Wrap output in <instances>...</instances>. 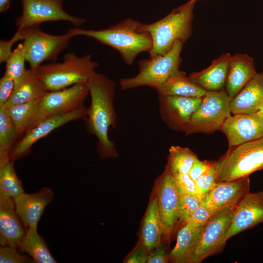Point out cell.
Wrapping results in <instances>:
<instances>
[{
    "label": "cell",
    "instance_id": "cell-10",
    "mask_svg": "<svg viewBox=\"0 0 263 263\" xmlns=\"http://www.w3.org/2000/svg\"><path fill=\"white\" fill-rule=\"evenodd\" d=\"M63 0H22L21 15L15 20L19 29H24L51 21H66L79 27L84 19L72 16L64 11Z\"/></svg>",
    "mask_w": 263,
    "mask_h": 263
},
{
    "label": "cell",
    "instance_id": "cell-5",
    "mask_svg": "<svg viewBox=\"0 0 263 263\" xmlns=\"http://www.w3.org/2000/svg\"><path fill=\"white\" fill-rule=\"evenodd\" d=\"M215 165L217 183L247 177L263 169V137L229 148Z\"/></svg>",
    "mask_w": 263,
    "mask_h": 263
},
{
    "label": "cell",
    "instance_id": "cell-26",
    "mask_svg": "<svg viewBox=\"0 0 263 263\" xmlns=\"http://www.w3.org/2000/svg\"><path fill=\"white\" fill-rule=\"evenodd\" d=\"M6 109L19 137L23 136L42 120L39 101L15 105Z\"/></svg>",
    "mask_w": 263,
    "mask_h": 263
},
{
    "label": "cell",
    "instance_id": "cell-13",
    "mask_svg": "<svg viewBox=\"0 0 263 263\" xmlns=\"http://www.w3.org/2000/svg\"><path fill=\"white\" fill-rule=\"evenodd\" d=\"M156 191L158 207L168 239L176 227L179 219L178 192L173 173L167 166L159 178Z\"/></svg>",
    "mask_w": 263,
    "mask_h": 263
},
{
    "label": "cell",
    "instance_id": "cell-25",
    "mask_svg": "<svg viewBox=\"0 0 263 263\" xmlns=\"http://www.w3.org/2000/svg\"><path fill=\"white\" fill-rule=\"evenodd\" d=\"M155 90L158 95L191 97H203L207 92L179 70L174 72Z\"/></svg>",
    "mask_w": 263,
    "mask_h": 263
},
{
    "label": "cell",
    "instance_id": "cell-11",
    "mask_svg": "<svg viewBox=\"0 0 263 263\" xmlns=\"http://www.w3.org/2000/svg\"><path fill=\"white\" fill-rule=\"evenodd\" d=\"M87 114V108L83 105L70 112L43 119L22 136L16 143L11 151V159L15 161L23 157L29 153L32 146L39 139L70 122L85 120Z\"/></svg>",
    "mask_w": 263,
    "mask_h": 263
},
{
    "label": "cell",
    "instance_id": "cell-6",
    "mask_svg": "<svg viewBox=\"0 0 263 263\" xmlns=\"http://www.w3.org/2000/svg\"><path fill=\"white\" fill-rule=\"evenodd\" d=\"M183 45V43L177 41L167 54L141 60L138 62V74L120 79L121 89L127 90L148 86L155 90L179 70L182 61L180 55Z\"/></svg>",
    "mask_w": 263,
    "mask_h": 263
},
{
    "label": "cell",
    "instance_id": "cell-42",
    "mask_svg": "<svg viewBox=\"0 0 263 263\" xmlns=\"http://www.w3.org/2000/svg\"><path fill=\"white\" fill-rule=\"evenodd\" d=\"M148 257L147 250L142 244H140L127 257L125 263H147Z\"/></svg>",
    "mask_w": 263,
    "mask_h": 263
},
{
    "label": "cell",
    "instance_id": "cell-35",
    "mask_svg": "<svg viewBox=\"0 0 263 263\" xmlns=\"http://www.w3.org/2000/svg\"><path fill=\"white\" fill-rule=\"evenodd\" d=\"M179 195H189L199 198L195 181L188 173H173Z\"/></svg>",
    "mask_w": 263,
    "mask_h": 263
},
{
    "label": "cell",
    "instance_id": "cell-28",
    "mask_svg": "<svg viewBox=\"0 0 263 263\" xmlns=\"http://www.w3.org/2000/svg\"><path fill=\"white\" fill-rule=\"evenodd\" d=\"M18 249L28 254L36 263H56L44 239L38 232L37 228L26 229V233Z\"/></svg>",
    "mask_w": 263,
    "mask_h": 263
},
{
    "label": "cell",
    "instance_id": "cell-41",
    "mask_svg": "<svg viewBox=\"0 0 263 263\" xmlns=\"http://www.w3.org/2000/svg\"><path fill=\"white\" fill-rule=\"evenodd\" d=\"M213 161H201L197 158L188 172V175L194 181L207 172L210 168Z\"/></svg>",
    "mask_w": 263,
    "mask_h": 263
},
{
    "label": "cell",
    "instance_id": "cell-15",
    "mask_svg": "<svg viewBox=\"0 0 263 263\" xmlns=\"http://www.w3.org/2000/svg\"><path fill=\"white\" fill-rule=\"evenodd\" d=\"M220 130L227 138L229 148H232L263 137V117L257 113L233 114Z\"/></svg>",
    "mask_w": 263,
    "mask_h": 263
},
{
    "label": "cell",
    "instance_id": "cell-37",
    "mask_svg": "<svg viewBox=\"0 0 263 263\" xmlns=\"http://www.w3.org/2000/svg\"><path fill=\"white\" fill-rule=\"evenodd\" d=\"M214 213L202 204L194 211L185 225L193 228L203 227Z\"/></svg>",
    "mask_w": 263,
    "mask_h": 263
},
{
    "label": "cell",
    "instance_id": "cell-29",
    "mask_svg": "<svg viewBox=\"0 0 263 263\" xmlns=\"http://www.w3.org/2000/svg\"><path fill=\"white\" fill-rule=\"evenodd\" d=\"M19 137L7 110L0 107V166L11 159V151Z\"/></svg>",
    "mask_w": 263,
    "mask_h": 263
},
{
    "label": "cell",
    "instance_id": "cell-3",
    "mask_svg": "<svg viewBox=\"0 0 263 263\" xmlns=\"http://www.w3.org/2000/svg\"><path fill=\"white\" fill-rule=\"evenodd\" d=\"M197 0H190L158 21L143 24L152 38L150 57L167 54L177 41L183 44L186 42L192 33L193 9Z\"/></svg>",
    "mask_w": 263,
    "mask_h": 263
},
{
    "label": "cell",
    "instance_id": "cell-9",
    "mask_svg": "<svg viewBox=\"0 0 263 263\" xmlns=\"http://www.w3.org/2000/svg\"><path fill=\"white\" fill-rule=\"evenodd\" d=\"M235 207L215 212L202 227L190 263H201L207 258L222 251L226 244L225 237L231 224Z\"/></svg>",
    "mask_w": 263,
    "mask_h": 263
},
{
    "label": "cell",
    "instance_id": "cell-30",
    "mask_svg": "<svg viewBox=\"0 0 263 263\" xmlns=\"http://www.w3.org/2000/svg\"><path fill=\"white\" fill-rule=\"evenodd\" d=\"M10 159L0 166V193L13 199L24 192L21 180L17 176Z\"/></svg>",
    "mask_w": 263,
    "mask_h": 263
},
{
    "label": "cell",
    "instance_id": "cell-43",
    "mask_svg": "<svg viewBox=\"0 0 263 263\" xmlns=\"http://www.w3.org/2000/svg\"><path fill=\"white\" fill-rule=\"evenodd\" d=\"M11 0H0V12L7 11L10 8Z\"/></svg>",
    "mask_w": 263,
    "mask_h": 263
},
{
    "label": "cell",
    "instance_id": "cell-19",
    "mask_svg": "<svg viewBox=\"0 0 263 263\" xmlns=\"http://www.w3.org/2000/svg\"><path fill=\"white\" fill-rule=\"evenodd\" d=\"M26 228L15 207L14 199L0 193V244L18 249Z\"/></svg>",
    "mask_w": 263,
    "mask_h": 263
},
{
    "label": "cell",
    "instance_id": "cell-20",
    "mask_svg": "<svg viewBox=\"0 0 263 263\" xmlns=\"http://www.w3.org/2000/svg\"><path fill=\"white\" fill-rule=\"evenodd\" d=\"M256 73L253 59L248 55L237 54L231 56L225 85V91L231 100Z\"/></svg>",
    "mask_w": 263,
    "mask_h": 263
},
{
    "label": "cell",
    "instance_id": "cell-2",
    "mask_svg": "<svg viewBox=\"0 0 263 263\" xmlns=\"http://www.w3.org/2000/svg\"><path fill=\"white\" fill-rule=\"evenodd\" d=\"M68 31L74 36L93 38L102 44L117 50L123 61L131 65L141 53H149L152 46L150 34L143 24L127 18L114 25L100 30L71 28Z\"/></svg>",
    "mask_w": 263,
    "mask_h": 263
},
{
    "label": "cell",
    "instance_id": "cell-36",
    "mask_svg": "<svg viewBox=\"0 0 263 263\" xmlns=\"http://www.w3.org/2000/svg\"><path fill=\"white\" fill-rule=\"evenodd\" d=\"M18 249L10 246L0 247V263H33L34 261L30 256L19 253Z\"/></svg>",
    "mask_w": 263,
    "mask_h": 263
},
{
    "label": "cell",
    "instance_id": "cell-44",
    "mask_svg": "<svg viewBox=\"0 0 263 263\" xmlns=\"http://www.w3.org/2000/svg\"><path fill=\"white\" fill-rule=\"evenodd\" d=\"M256 113L261 117H263V104Z\"/></svg>",
    "mask_w": 263,
    "mask_h": 263
},
{
    "label": "cell",
    "instance_id": "cell-8",
    "mask_svg": "<svg viewBox=\"0 0 263 263\" xmlns=\"http://www.w3.org/2000/svg\"><path fill=\"white\" fill-rule=\"evenodd\" d=\"M20 29L23 33L22 43L26 60L32 68L38 67L46 61L55 62L74 37L68 31L61 35L49 34L43 32L39 26Z\"/></svg>",
    "mask_w": 263,
    "mask_h": 263
},
{
    "label": "cell",
    "instance_id": "cell-4",
    "mask_svg": "<svg viewBox=\"0 0 263 263\" xmlns=\"http://www.w3.org/2000/svg\"><path fill=\"white\" fill-rule=\"evenodd\" d=\"M97 66L90 55L78 56L69 52L64 55L61 62L41 64L36 68L38 77L48 92L87 82L96 72Z\"/></svg>",
    "mask_w": 263,
    "mask_h": 263
},
{
    "label": "cell",
    "instance_id": "cell-21",
    "mask_svg": "<svg viewBox=\"0 0 263 263\" xmlns=\"http://www.w3.org/2000/svg\"><path fill=\"white\" fill-rule=\"evenodd\" d=\"M263 104V72L256 73L230 101L231 113L253 114Z\"/></svg>",
    "mask_w": 263,
    "mask_h": 263
},
{
    "label": "cell",
    "instance_id": "cell-33",
    "mask_svg": "<svg viewBox=\"0 0 263 263\" xmlns=\"http://www.w3.org/2000/svg\"><path fill=\"white\" fill-rule=\"evenodd\" d=\"M201 204V199L189 195H179L178 210L179 222L184 225L194 211Z\"/></svg>",
    "mask_w": 263,
    "mask_h": 263
},
{
    "label": "cell",
    "instance_id": "cell-39",
    "mask_svg": "<svg viewBox=\"0 0 263 263\" xmlns=\"http://www.w3.org/2000/svg\"><path fill=\"white\" fill-rule=\"evenodd\" d=\"M15 85V81L4 74L0 79V107H3L10 99Z\"/></svg>",
    "mask_w": 263,
    "mask_h": 263
},
{
    "label": "cell",
    "instance_id": "cell-23",
    "mask_svg": "<svg viewBox=\"0 0 263 263\" xmlns=\"http://www.w3.org/2000/svg\"><path fill=\"white\" fill-rule=\"evenodd\" d=\"M47 92L37 75L36 68H30L15 82L13 93L3 107L7 108L25 103L39 101Z\"/></svg>",
    "mask_w": 263,
    "mask_h": 263
},
{
    "label": "cell",
    "instance_id": "cell-24",
    "mask_svg": "<svg viewBox=\"0 0 263 263\" xmlns=\"http://www.w3.org/2000/svg\"><path fill=\"white\" fill-rule=\"evenodd\" d=\"M163 234V225L155 196L151 199L143 220L142 244L148 252H151L161 243Z\"/></svg>",
    "mask_w": 263,
    "mask_h": 263
},
{
    "label": "cell",
    "instance_id": "cell-38",
    "mask_svg": "<svg viewBox=\"0 0 263 263\" xmlns=\"http://www.w3.org/2000/svg\"><path fill=\"white\" fill-rule=\"evenodd\" d=\"M24 38L23 33L22 30L18 29L17 32L9 40L0 41V62H6L9 58L13 51V45L19 40H23Z\"/></svg>",
    "mask_w": 263,
    "mask_h": 263
},
{
    "label": "cell",
    "instance_id": "cell-32",
    "mask_svg": "<svg viewBox=\"0 0 263 263\" xmlns=\"http://www.w3.org/2000/svg\"><path fill=\"white\" fill-rule=\"evenodd\" d=\"M26 60L23 44L19 43L6 61L5 74L12 78L15 82L18 81L25 74Z\"/></svg>",
    "mask_w": 263,
    "mask_h": 263
},
{
    "label": "cell",
    "instance_id": "cell-40",
    "mask_svg": "<svg viewBox=\"0 0 263 263\" xmlns=\"http://www.w3.org/2000/svg\"><path fill=\"white\" fill-rule=\"evenodd\" d=\"M169 261L165 245L162 241L149 255L147 263H167Z\"/></svg>",
    "mask_w": 263,
    "mask_h": 263
},
{
    "label": "cell",
    "instance_id": "cell-34",
    "mask_svg": "<svg viewBox=\"0 0 263 263\" xmlns=\"http://www.w3.org/2000/svg\"><path fill=\"white\" fill-rule=\"evenodd\" d=\"M195 182L197 192L202 200L217 183L215 161H213L209 169L200 176Z\"/></svg>",
    "mask_w": 263,
    "mask_h": 263
},
{
    "label": "cell",
    "instance_id": "cell-12",
    "mask_svg": "<svg viewBox=\"0 0 263 263\" xmlns=\"http://www.w3.org/2000/svg\"><path fill=\"white\" fill-rule=\"evenodd\" d=\"M89 93L87 82H81L61 90L48 91L39 100L42 120L72 111L84 105Z\"/></svg>",
    "mask_w": 263,
    "mask_h": 263
},
{
    "label": "cell",
    "instance_id": "cell-17",
    "mask_svg": "<svg viewBox=\"0 0 263 263\" xmlns=\"http://www.w3.org/2000/svg\"><path fill=\"white\" fill-rule=\"evenodd\" d=\"M263 222V190L246 193L234 207L225 241Z\"/></svg>",
    "mask_w": 263,
    "mask_h": 263
},
{
    "label": "cell",
    "instance_id": "cell-14",
    "mask_svg": "<svg viewBox=\"0 0 263 263\" xmlns=\"http://www.w3.org/2000/svg\"><path fill=\"white\" fill-rule=\"evenodd\" d=\"M202 99L203 97L158 95L161 118L170 128L184 132Z\"/></svg>",
    "mask_w": 263,
    "mask_h": 263
},
{
    "label": "cell",
    "instance_id": "cell-18",
    "mask_svg": "<svg viewBox=\"0 0 263 263\" xmlns=\"http://www.w3.org/2000/svg\"><path fill=\"white\" fill-rule=\"evenodd\" d=\"M53 198V191L43 187L34 193L24 192L14 199L16 211L26 229L37 228L44 209Z\"/></svg>",
    "mask_w": 263,
    "mask_h": 263
},
{
    "label": "cell",
    "instance_id": "cell-1",
    "mask_svg": "<svg viewBox=\"0 0 263 263\" xmlns=\"http://www.w3.org/2000/svg\"><path fill=\"white\" fill-rule=\"evenodd\" d=\"M91 96L85 120L87 131L97 139L96 149L101 158L118 155L113 142L109 137L110 128L116 125L113 101L116 85L105 75L95 72L87 82Z\"/></svg>",
    "mask_w": 263,
    "mask_h": 263
},
{
    "label": "cell",
    "instance_id": "cell-16",
    "mask_svg": "<svg viewBox=\"0 0 263 263\" xmlns=\"http://www.w3.org/2000/svg\"><path fill=\"white\" fill-rule=\"evenodd\" d=\"M249 190V176L219 182L201 200V204L215 213L225 208L236 207Z\"/></svg>",
    "mask_w": 263,
    "mask_h": 263
},
{
    "label": "cell",
    "instance_id": "cell-7",
    "mask_svg": "<svg viewBox=\"0 0 263 263\" xmlns=\"http://www.w3.org/2000/svg\"><path fill=\"white\" fill-rule=\"evenodd\" d=\"M230 101L224 90L207 91L186 127L185 133H209L220 130L225 121L231 115Z\"/></svg>",
    "mask_w": 263,
    "mask_h": 263
},
{
    "label": "cell",
    "instance_id": "cell-27",
    "mask_svg": "<svg viewBox=\"0 0 263 263\" xmlns=\"http://www.w3.org/2000/svg\"><path fill=\"white\" fill-rule=\"evenodd\" d=\"M202 228L183 225L178 231L176 245L169 254L170 261L175 263H190Z\"/></svg>",
    "mask_w": 263,
    "mask_h": 263
},
{
    "label": "cell",
    "instance_id": "cell-22",
    "mask_svg": "<svg viewBox=\"0 0 263 263\" xmlns=\"http://www.w3.org/2000/svg\"><path fill=\"white\" fill-rule=\"evenodd\" d=\"M231 55L227 53L214 60L211 65L188 77L207 91L223 90L225 87Z\"/></svg>",
    "mask_w": 263,
    "mask_h": 263
},
{
    "label": "cell",
    "instance_id": "cell-31",
    "mask_svg": "<svg viewBox=\"0 0 263 263\" xmlns=\"http://www.w3.org/2000/svg\"><path fill=\"white\" fill-rule=\"evenodd\" d=\"M197 158V155L188 148L171 146L167 166L173 173L188 174Z\"/></svg>",
    "mask_w": 263,
    "mask_h": 263
}]
</instances>
